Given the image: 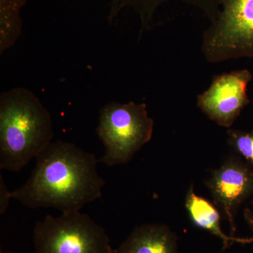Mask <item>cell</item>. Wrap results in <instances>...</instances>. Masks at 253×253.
I'll use <instances>...</instances> for the list:
<instances>
[{
	"label": "cell",
	"mask_w": 253,
	"mask_h": 253,
	"mask_svg": "<svg viewBox=\"0 0 253 253\" xmlns=\"http://www.w3.org/2000/svg\"><path fill=\"white\" fill-rule=\"evenodd\" d=\"M28 181L11 197L33 209L80 211L102 195L104 179L96 169L99 159L73 143L52 141L36 158Z\"/></svg>",
	"instance_id": "6da1fadb"
},
{
	"label": "cell",
	"mask_w": 253,
	"mask_h": 253,
	"mask_svg": "<svg viewBox=\"0 0 253 253\" xmlns=\"http://www.w3.org/2000/svg\"><path fill=\"white\" fill-rule=\"evenodd\" d=\"M52 121L34 93L16 87L0 95V169L19 172L51 142Z\"/></svg>",
	"instance_id": "7a4b0ae2"
},
{
	"label": "cell",
	"mask_w": 253,
	"mask_h": 253,
	"mask_svg": "<svg viewBox=\"0 0 253 253\" xmlns=\"http://www.w3.org/2000/svg\"><path fill=\"white\" fill-rule=\"evenodd\" d=\"M154 121L144 103L111 102L100 110L96 133L104 144V156L99 162L108 166L129 163L149 143L154 133Z\"/></svg>",
	"instance_id": "3957f363"
},
{
	"label": "cell",
	"mask_w": 253,
	"mask_h": 253,
	"mask_svg": "<svg viewBox=\"0 0 253 253\" xmlns=\"http://www.w3.org/2000/svg\"><path fill=\"white\" fill-rule=\"evenodd\" d=\"M35 253H113L106 230L80 211L46 215L33 231Z\"/></svg>",
	"instance_id": "277c9868"
},
{
	"label": "cell",
	"mask_w": 253,
	"mask_h": 253,
	"mask_svg": "<svg viewBox=\"0 0 253 253\" xmlns=\"http://www.w3.org/2000/svg\"><path fill=\"white\" fill-rule=\"evenodd\" d=\"M201 51L208 62L253 59V0H224L205 32Z\"/></svg>",
	"instance_id": "5b68a950"
},
{
	"label": "cell",
	"mask_w": 253,
	"mask_h": 253,
	"mask_svg": "<svg viewBox=\"0 0 253 253\" xmlns=\"http://www.w3.org/2000/svg\"><path fill=\"white\" fill-rule=\"evenodd\" d=\"M252 80L248 69L216 75L209 87L198 95L197 106L213 122L229 129L251 102L248 86Z\"/></svg>",
	"instance_id": "8992f818"
},
{
	"label": "cell",
	"mask_w": 253,
	"mask_h": 253,
	"mask_svg": "<svg viewBox=\"0 0 253 253\" xmlns=\"http://www.w3.org/2000/svg\"><path fill=\"white\" fill-rule=\"evenodd\" d=\"M214 206L229 223L231 235L235 236L236 213L241 204L253 196V169L237 156L226 160L213 171L206 181Z\"/></svg>",
	"instance_id": "52a82bcc"
},
{
	"label": "cell",
	"mask_w": 253,
	"mask_h": 253,
	"mask_svg": "<svg viewBox=\"0 0 253 253\" xmlns=\"http://www.w3.org/2000/svg\"><path fill=\"white\" fill-rule=\"evenodd\" d=\"M113 253H179L177 236L166 224H143L134 228Z\"/></svg>",
	"instance_id": "ba28073f"
},
{
	"label": "cell",
	"mask_w": 253,
	"mask_h": 253,
	"mask_svg": "<svg viewBox=\"0 0 253 253\" xmlns=\"http://www.w3.org/2000/svg\"><path fill=\"white\" fill-rule=\"evenodd\" d=\"M185 207L193 224L220 240L223 250L230 249L235 244L253 243V238H239L226 234L221 229L220 215L217 208L208 200L196 194L193 186H191L186 194Z\"/></svg>",
	"instance_id": "9c48e42d"
},
{
	"label": "cell",
	"mask_w": 253,
	"mask_h": 253,
	"mask_svg": "<svg viewBox=\"0 0 253 253\" xmlns=\"http://www.w3.org/2000/svg\"><path fill=\"white\" fill-rule=\"evenodd\" d=\"M27 0H0V54L16 44L22 31L21 10Z\"/></svg>",
	"instance_id": "30bf717a"
},
{
	"label": "cell",
	"mask_w": 253,
	"mask_h": 253,
	"mask_svg": "<svg viewBox=\"0 0 253 253\" xmlns=\"http://www.w3.org/2000/svg\"><path fill=\"white\" fill-rule=\"evenodd\" d=\"M227 141L239 157L244 158L246 163L253 166V129L251 130L229 129Z\"/></svg>",
	"instance_id": "8fae6325"
},
{
	"label": "cell",
	"mask_w": 253,
	"mask_h": 253,
	"mask_svg": "<svg viewBox=\"0 0 253 253\" xmlns=\"http://www.w3.org/2000/svg\"><path fill=\"white\" fill-rule=\"evenodd\" d=\"M11 197V191L6 187L2 176L0 175V214L2 215L6 212L9 206L10 199Z\"/></svg>",
	"instance_id": "7c38bea8"
},
{
	"label": "cell",
	"mask_w": 253,
	"mask_h": 253,
	"mask_svg": "<svg viewBox=\"0 0 253 253\" xmlns=\"http://www.w3.org/2000/svg\"><path fill=\"white\" fill-rule=\"evenodd\" d=\"M244 215L248 224L251 227V230H252L253 233V214L252 212L249 211V210H246V211H245Z\"/></svg>",
	"instance_id": "4fadbf2b"
},
{
	"label": "cell",
	"mask_w": 253,
	"mask_h": 253,
	"mask_svg": "<svg viewBox=\"0 0 253 253\" xmlns=\"http://www.w3.org/2000/svg\"><path fill=\"white\" fill-rule=\"evenodd\" d=\"M0 253H14L11 252V251H4L2 249L0 250Z\"/></svg>",
	"instance_id": "5bb4252c"
}]
</instances>
